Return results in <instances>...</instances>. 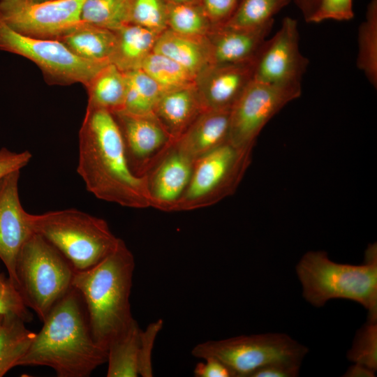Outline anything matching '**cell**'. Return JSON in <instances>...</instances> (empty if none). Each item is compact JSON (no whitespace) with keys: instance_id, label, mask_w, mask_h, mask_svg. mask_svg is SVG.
<instances>
[{"instance_id":"cell-6","label":"cell","mask_w":377,"mask_h":377,"mask_svg":"<svg viewBox=\"0 0 377 377\" xmlns=\"http://www.w3.org/2000/svg\"><path fill=\"white\" fill-rule=\"evenodd\" d=\"M15 272L17 289L25 304L43 322L73 288L75 270L53 244L34 232L17 255Z\"/></svg>"},{"instance_id":"cell-13","label":"cell","mask_w":377,"mask_h":377,"mask_svg":"<svg viewBox=\"0 0 377 377\" xmlns=\"http://www.w3.org/2000/svg\"><path fill=\"white\" fill-rule=\"evenodd\" d=\"M119 126L130 169L145 176L173 147L174 143L154 114H112Z\"/></svg>"},{"instance_id":"cell-29","label":"cell","mask_w":377,"mask_h":377,"mask_svg":"<svg viewBox=\"0 0 377 377\" xmlns=\"http://www.w3.org/2000/svg\"><path fill=\"white\" fill-rule=\"evenodd\" d=\"M357 66L369 82L377 86V0L369 2L358 30Z\"/></svg>"},{"instance_id":"cell-1","label":"cell","mask_w":377,"mask_h":377,"mask_svg":"<svg viewBox=\"0 0 377 377\" xmlns=\"http://www.w3.org/2000/svg\"><path fill=\"white\" fill-rule=\"evenodd\" d=\"M77 171L98 199L131 208L150 207L146 177L130 169L119 126L106 109L87 105L79 132Z\"/></svg>"},{"instance_id":"cell-19","label":"cell","mask_w":377,"mask_h":377,"mask_svg":"<svg viewBox=\"0 0 377 377\" xmlns=\"http://www.w3.org/2000/svg\"><path fill=\"white\" fill-rule=\"evenodd\" d=\"M204 110L195 85L163 92L153 113L175 145Z\"/></svg>"},{"instance_id":"cell-37","label":"cell","mask_w":377,"mask_h":377,"mask_svg":"<svg viewBox=\"0 0 377 377\" xmlns=\"http://www.w3.org/2000/svg\"><path fill=\"white\" fill-rule=\"evenodd\" d=\"M200 6L215 25L224 24L235 11L239 0H200Z\"/></svg>"},{"instance_id":"cell-9","label":"cell","mask_w":377,"mask_h":377,"mask_svg":"<svg viewBox=\"0 0 377 377\" xmlns=\"http://www.w3.org/2000/svg\"><path fill=\"white\" fill-rule=\"evenodd\" d=\"M0 50L24 57L58 83H80L85 87L110 63L89 61L77 56L59 40L22 35L0 17Z\"/></svg>"},{"instance_id":"cell-34","label":"cell","mask_w":377,"mask_h":377,"mask_svg":"<svg viewBox=\"0 0 377 377\" xmlns=\"http://www.w3.org/2000/svg\"><path fill=\"white\" fill-rule=\"evenodd\" d=\"M13 313L26 323L33 319V315L25 304L18 289L8 275L0 269V315Z\"/></svg>"},{"instance_id":"cell-30","label":"cell","mask_w":377,"mask_h":377,"mask_svg":"<svg viewBox=\"0 0 377 377\" xmlns=\"http://www.w3.org/2000/svg\"><path fill=\"white\" fill-rule=\"evenodd\" d=\"M168 29L177 34L197 38L205 37L211 30V22L196 3H175L167 1Z\"/></svg>"},{"instance_id":"cell-16","label":"cell","mask_w":377,"mask_h":377,"mask_svg":"<svg viewBox=\"0 0 377 377\" xmlns=\"http://www.w3.org/2000/svg\"><path fill=\"white\" fill-rule=\"evenodd\" d=\"M193 163L194 161L173 145L145 175L150 207L164 212H173L188 184Z\"/></svg>"},{"instance_id":"cell-22","label":"cell","mask_w":377,"mask_h":377,"mask_svg":"<svg viewBox=\"0 0 377 377\" xmlns=\"http://www.w3.org/2000/svg\"><path fill=\"white\" fill-rule=\"evenodd\" d=\"M115 32L117 41L112 63L123 71L140 68L144 59L153 51L160 34L133 23Z\"/></svg>"},{"instance_id":"cell-21","label":"cell","mask_w":377,"mask_h":377,"mask_svg":"<svg viewBox=\"0 0 377 377\" xmlns=\"http://www.w3.org/2000/svg\"><path fill=\"white\" fill-rule=\"evenodd\" d=\"M59 40L81 58L112 63L117 38L114 31L82 22Z\"/></svg>"},{"instance_id":"cell-4","label":"cell","mask_w":377,"mask_h":377,"mask_svg":"<svg viewBox=\"0 0 377 377\" xmlns=\"http://www.w3.org/2000/svg\"><path fill=\"white\" fill-rule=\"evenodd\" d=\"M302 296L315 307L332 299H346L368 311V320L377 321V247L368 246L364 263L358 265L331 260L323 251H308L296 265Z\"/></svg>"},{"instance_id":"cell-17","label":"cell","mask_w":377,"mask_h":377,"mask_svg":"<svg viewBox=\"0 0 377 377\" xmlns=\"http://www.w3.org/2000/svg\"><path fill=\"white\" fill-rule=\"evenodd\" d=\"M274 21L254 29L215 25L208 39L212 65L253 60L270 33Z\"/></svg>"},{"instance_id":"cell-36","label":"cell","mask_w":377,"mask_h":377,"mask_svg":"<svg viewBox=\"0 0 377 377\" xmlns=\"http://www.w3.org/2000/svg\"><path fill=\"white\" fill-rule=\"evenodd\" d=\"M162 326L163 320L159 319L149 325L145 331L142 330L139 354V375L143 377L152 376L151 350L156 334Z\"/></svg>"},{"instance_id":"cell-32","label":"cell","mask_w":377,"mask_h":377,"mask_svg":"<svg viewBox=\"0 0 377 377\" xmlns=\"http://www.w3.org/2000/svg\"><path fill=\"white\" fill-rule=\"evenodd\" d=\"M166 0H131L130 23L161 34L165 30Z\"/></svg>"},{"instance_id":"cell-31","label":"cell","mask_w":377,"mask_h":377,"mask_svg":"<svg viewBox=\"0 0 377 377\" xmlns=\"http://www.w3.org/2000/svg\"><path fill=\"white\" fill-rule=\"evenodd\" d=\"M291 0H239L223 24L238 29H254L274 21V16Z\"/></svg>"},{"instance_id":"cell-11","label":"cell","mask_w":377,"mask_h":377,"mask_svg":"<svg viewBox=\"0 0 377 377\" xmlns=\"http://www.w3.org/2000/svg\"><path fill=\"white\" fill-rule=\"evenodd\" d=\"M84 0H0V17L13 31L27 36L60 40L82 23Z\"/></svg>"},{"instance_id":"cell-7","label":"cell","mask_w":377,"mask_h":377,"mask_svg":"<svg viewBox=\"0 0 377 377\" xmlns=\"http://www.w3.org/2000/svg\"><path fill=\"white\" fill-rule=\"evenodd\" d=\"M308 348L286 334L242 335L200 343L191 350L198 358L214 357L234 377H250L257 369L274 363L302 364Z\"/></svg>"},{"instance_id":"cell-41","label":"cell","mask_w":377,"mask_h":377,"mask_svg":"<svg viewBox=\"0 0 377 377\" xmlns=\"http://www.w3.org/2000/svg\"><path fill=\"white\" fill-rule=\"evenodd\" d=\"M302 13L304 20L309 22L316 12L320 0H293Z\"/></svg>"},{"instance_id":"cell-25","label":"cell","mask_w":377,"mask_h":377,"mask_svg":"<svg viewBox=\"0 0 377 377\" xmlns=\"http://www.w3.org/2000/svg\"><path fill=\"white\" fill-rule=\"evenodd\" d=\"M142 330L135 320L129 329L108 348V377L139 376V354Z\"/></svg>"},{"instance_id":"cell-38","label":"cell","mask_w":377,"mask_h":377,"mask_svg":"<svg viewBox=\"0 0 377 377\" xmlns=\"http://www.w3.org/2000/svg\"><path fill=\"white\" fill-rule=\"evenodd\" d=\"M32 157L31 154L26 150L14 152L7 148L0 149V180L15 170H20L26 166Z\"/></svg>"},{"instance_id":"cell-14","label":"cell","mask_w":377,"mask_h":377,"mask_svg":"<svg viewBox=\"0 0 377 377\" xmlns=\"http://www.w3.org/2000/svg\"><path fill=\"white\" fill-rule=\"evenodd\" d=\"M20 170H15L0 180V260L17 288L15 265L25 242L34 233L29 215L22 206L18 192Z\"/></svg>"},{"instance_id":"cell-8","label":"cell","mask_w":377,"mask_h":377,"mask_svg":"<svg viewBox=\"0 0 377 377\" xmlns=\"http://www.w3.org/2000/svg\"><path fill=\"white\" fill-rule=\"evenodd\" d=\"M252 150L228 142L196 159L173 212L207 207L232 195L251 163Z\"/></svg>"},{"instance_id":"cell-20","label":"cell","mask_w":377,"mask_h":377,"mask_svg":"<svg viewBox=\"0 0 377 377\" xmlns=\"http://www.w3.org/2000/svg\"><path fill=\"white\" fill-rule=\"evenodd\" d=\"M153 52L175 61L195 76L212 65L208 39L177 34L169 29L158 36Z\"/></svg>"},{"instance_id":"cell-23","label":"cell","mask_w":377,"mask_h":377,"mask_svg":"<svg viewBox=\"0 0 377 377\" xmlns=\"http://www.w3.org/2000/svg\"><path fill=\"white\" fill-rule=\"evenodd\" d=\"M88 105L116 113L123 109L126 80L124 71L110 63L102 68L86 87Z\"/></svg>"},{"instance_id":"cell-40","label":"cell","mask_w":377,"mask_h":377,"mask_svg":"<svg viewBox=\"0 0 377 377\" xmlns=\"http://www.w3.org/2000/svg\"><path fill=\"white\" fill-rule=\"evenodd\" d=\"M205 362L198 363L194 369L196 377H234L230 369L214 357L205 358Z\"/></svg>"},{"instance_id":"cell-10","label":"cell","mask_w":377,"mask_h":377,"mask_svg":"<svg viewBox=\"0 0 377 377\" xmlns=\"http://www.w3.org/2000/svg\"><path fill=\"white\" fill-rule=\"evenodd\" d=\"M301 92V84H274L253 79L230 110L229 142L239 147H253L268 121L300 97Z\"/></svg>"},{"instance_id":"cell-24","label":"cell","mask_w":377,"mask_h":377,"mask_svg":"<svg viewBox=\"0 0 377 377\" xmlns=\"http://www.w3.org/2000/svg\"><path fill=\"white\" fill-rule=\"evenodd\" d=\"M25 323L13 313L3 315L0 327V377L17 366L36 336Z\"/></svg>"},{"instance_id":"cell-26","label":"cell","mask_w":377,"mask_h":377,"mask_svg":"<svg viewBox=\"0 0 377 377\" xmlns=\"http://www.w3.org/2000/svg\"><path fill=\"white\" fill-rule=\"evenodd\" d=\"M124 73L126 89L123 109L120 112L132 114L153 113L157 101L164 91L140 68L126 71Z\"/></svg>"},{"instance_id":"cell-39","label":"cell","mask_w":377,"mask_h":377,"mask_svg":"<svg viewBox=\"0 0 377 377\" xmlns=\"http://www.w3.org/2000/svg\"><path fill=\"white\" fill-rule=\"evenodd\" d=\"M300 366L297 363H274L257 369L250 377H295L299 374Z\"/></svg>"},{"instance_id":"cell-15","label":"cell","mask_w":377,"mask_h":377,"mask_svg":"<svg viewBox=\"0 0 377 377\" xmlns=\"http://www.w3.org/2000/svg\"><path fill=\"white\" fill-rule=\"evenodd\" d=\"M255 60L256 58L238 64L210 65L203 70L195 82L203 109L231 110L253 80Z\"/></svg>"},{"instance_id":"cell-12","label":"cell","mask_w":377,"mask_h":377,"mask_svg":"<svg viewBox=\"0 0 377 377\" xmlns=\"http://www.w3.org/2000/svg\"><path fill=\"white\" fill-rule=\"evenodd\" d=\"M308 64L300 50L297 22L286 17L280 29L265 40L258 52L253 79L274 84H301Z\"/></svg>"},{"instance_id":"cell-44","label":"cell","mask_w":377,"mask_h":377,"mask_svg":"<svg viewBox=\"0 0 377 377\" xmlns=\"http://www.w3.org/2000/svg\"><path fill=\"white\" fill-rule=\"evenodd\" d=\"M32 2H44V1H53V0H29Z\"/></svg>"},{"instance_id":"cell-43","label":"cell","mask_w":377,"mask_h":377,"mask_svg":"<svg viewBox=\"0 0 377 377\" xmlns=\"http://www.w3.org/2000/svg\"><path fill=\"white\" fill-rule=\"evenodd\" d=\"M168 2L175 3H196L198 0H166Z\"/></svg>"},{"instance_id":"cell-2","label":"cell","mask_w":377,"mask_h":377,"mask_svg":"<svg viewBox=\"0 0 377 377\" xmlns=\"http://www.w3.org/2000/svg\"><path fill=\"white\" fill-rule=\"evenodd\" d=\"M17 366H44L58 377H88L107 362L108 350L94 339L83 300L73 287L42 322Z\"/></svg>"},{"instance_id":"cell-27","label":"cell","mask_w":377,"mask_h":377,"mask_svg":"<svg viewBox=\"0 0 377 377\" xmlns=\"http://www.w3.org/2000/svg\"><path fill=\"white\" fill-rule=\"evenodd\" d=\"M165 92L195 85L196 76L170 58L151 52L140 67Z\"/></svg>"},{"instance_id":"cell-28","label":"cell","mask_w":377,"mask_h":377,"mask_svg":"<svg viewBox=\"0 0 377 377\" xmlns=\"http://www.w3.org/2000/svg\"><path fill=\"white\" fill-rule=\"evenodd\" d=\"M130 6L131 0H84L81 20L116 31L130 23Z\"/></svg>"},{"instance_id":"cell-5","label":"cell","mask_w":377,"mask_h":377,"mask_svg":"<svg viewBox=\"0 0 377 377\" xmlns=\"http://www.w3.org/2000/svg\"><path fill=\"white\" fill-rule=\"evenodd\" d=\"M34 232L53 244L75 271L98 264L117 247L120 238L101 218L74 208L29 215Z\"/></svg>"},{"instance_id":"cell-18","label":"cell","mask_w":377,"mask_h":377,"mask_svg":"<svg viewBox=\"0 0 377 377\" xmlns=\"http://www.w3.org/2000/svg\"><path fill=\"white\" fill-rule=\"evenodd\" d=\"M230 110L202 112L174 145L180 152L195 161L229 142Z\"/></svg>"},{"instance_id":"cell-35","label":"cell","mask_w":377,"mask_h":377,"mask_svg":"<svg viewBox=\"0 0 377 377\" xmlns=\"http://www.w3.org/2000/svg\"><path fill=\"white\" fill-rule=\"evenodd\" d=\"M353 17V0H320L309 22L319 23L327 20L346 21Z\"/></svg>"},{"instance_id":"cell-3","label":"cell","mask_w":377,"mask_h":377,"mask_svg":"<svg viewBox=\"0 0 377 377\" xmlns=\"http://www.w3.org/2000/svg\"><path fill=\"white\" fill-rule=\"evenodd\" d=\"M134 267L133 255L120 239L107 257L73 276L72 286L83 300L94 339L107 350L135 320L129 300Z\"/></svg>"},{"instance_id":"cell-45","label":"cell","mask_w":377,"mask_h":377,"mask_svg":"<svg viewBox=\"0 0 377 377\" xmlns=\"http://www.w3.org/2000/svg\"><path fill=\"white\" fill-rule=\"evenodd\" d=\"M3 315H0V327L3 322Z\"/></svg>"},{"instance_id":"cell-33","label":"cell","mask_w":377,"mask_h":377,"mask_svg":"<svg viewBox=\"0 0 377 377\" xmlns=\"http://www.w3.org/2000/svg\"><path fill=\"white\" fill-rule=\"evenodd\" d=\"M347 358L375 371L377 369V321L368 320L356 333Z\"/></svg>"},{"instance_id":"cell-42","label":"cell","mask_w":377,"mask_h":377,"mask_svg":"<svg viewBox=\"0 0 377 377\" xmlns=\"http://www.w3.org/2000/svg\"><path fill=\"white\" fill-rule=\"evenodd\" d=\"M343 376L346 377H374L375 371L361 364L354 363Z\"/></svg>"}]
</instances>
